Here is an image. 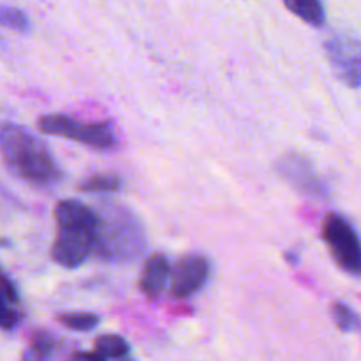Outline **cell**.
<instances>
[{"label":"cell","instance_id":"16","mask_svg":"<svg viewBox=\"0 0 361 361\" xmlns=\"http://www.w3.org/2000/svg\"><path fill=\"white\" fill-rule=\"evenodd\" d=\"M13 305L14 303L0 289V330H13L20 321V314Z\"/></svg>","mask_w":361,"mask_h":361},{"label":"cell","instance_id":"6","mask_svg":"<svg viewBox=\"0 0 361 361\" xmlns=\"http://www.w3.org/2000/svg\"><path fill=\"white\" fill-rule=\"evenodd\" d=\"M328 60L335 76L349 88H360L361 83V51L358 39L348 35H334L324 44Z\"/></svg>","mask_w":361,"mask_h":361},{"label":"cell","instance_id":"15","mask_svg":"<svg viewBox=\"0 0 361 361\" xmlns=\"http://www.w3.org/2000/svg\"><path fill=\"white\" fill-rule=\"evenodd\" d=\"M331 317H334L335 324L338 326V330L344 331V334H353V331H358L360 328V317L351 307L344 305V303H334L331 305Z\"/></svg>","mask_w":361,"mask_h":361},{"label":"cell","instance_id":"3","mask_svg":"<svg viewBox=\"0 0 361 361\" xmlns=\"http://www.w3.org/2000/svg\"><path fill=\"white\" fill-rule=\"evenodd\" d=\"M97 215L94 252L109 263H133L147 250V233L136 215L118 204H108Z\"/></svg>","mask_w":361,"mask_h":361},{"label":"cell","instance_id":"13","mask_svg":"<svg viewBox=\"0 0 361 361\" xmlns=\"http://www.w3.org/2000/svg\"><path fill=\"white\" fill-rule=\"evenodd\" d=\"M59 321L73 331H90L97 326L101 317L94 312H67L60 314Z\"/></svg>","mask_w":361,"mask_h":361},{"label":"cell","instance_id":"4","mask_svg":"<svg viewBox=\"0 0 361 361\" xmlns=\"http://www.w3.org/2000/svg\"><path fill=\"white\" fill-rule=\"evenodd\" d=\"M37 127L42 134L69 137V140L87 145L90 148H97V150H108L116 143L115 129L108 120L88 123L67 115H46L39 118Z\"/></svg>","mask_w":361,"mask_h":361},{"label":"cell","instance_id":"12","mask_svg":"<svg viewBox=\"0 0 361 361\" xmlns=\"http://www.w3.org/2000/svg\"><path fill=\"white\" fill-rule=\"evenodd\" d=\"M0 27H6L11 28V30L27 34V32H30L32 23L30 18H28L21 9H16V7L11 6H0Z\"/></svg>","mask_w":361,"mask_h":361},{"label":"cell","instance_id":"2","mask_svg":"<svg viewBox=\"0 0 361 361\" xmlns=\"http://www.w3.org/2000/svg\"><path fill=\"white\" fill-rule=\"evenodd\" d=\"M56 240L51 259L63 268H78L94 252L97 215L76 200H63L55 207Z\"/></svg>","mask_w":361,"mask_h":361},{"label":"cell","instance_id":"7","mask_svg":"<svg viewBox=\"0 0 361 361\" xmlns=\"http://www.w3.org/2000/svg\"><path fill=\"white\" fill-rule=\"evenodd\" d=\"M279 173L295 187L298 192L309 197H324L328 194L326 185L314 169L312 162L300 154H288L279 161Z\"/></svg>","mask_w":361,"mask_h":361},{"label":"cell","instance_id":"17","mask_svg":"<svg viewBox=\"0 0 361 361\" xmlns=\"http://www.w3.org/2000/svg\"><path fill=\"white\" fill-rule=\"evenodd\" d=\"M53 349V337L46 331H37V334L32 335L30 342V351L35 356H46L49 355V351Z\"/></svg>","mask_w":361,"mask_h":361},{"label":"cell","instance_id":"18","mask_svg":"<svg viewBox=\"0 0 361 361\" xmlns=\"http://www.w3.org/2000/svg\"><path fill=\"white\" fill-rule=\"evenodd\" d=\"M67 361H106L102 358L101 355H97V353H87V351H78V353H73V355L67 358Z\"/></svg>","mask_w":361,"mask_h":361},{"label":"cell","instance_id":"14","mask_svg":"<svg viewBox=\"0 0 361 361\" xmlns=\"http://www.w3.org/2000/svg\"><path fill=\"white\" fill-rule=\"evenodd\" d=\"M122 187V180L115 175H95L80 183L81 192H116Z\"/></svg>","mask_w":361,"mask_h":361},{"label":"cell","instance_id":"19","mask_svg":"<svg viewBox=\"0 0 361 361\" xmlns=\"http://www.w3.org/2000/svg\"><path fill=\"white\" fill-rule=\"evenodd\" d=\"M286 259H288L291 264H298V254H296V250H289V252H286Z\"/></svg>","mask_w":361,"mask_h":361},{"label":"cell","instance_id":"5","mask_svg":"<svg viewBox=\"0 0 361 361\" xmlns=\"http://www.w3.org/2000/svg\"><path fill=\"white\" fill-rule=\"evenodd\" d=\"M323 238L335 263L348 274L360 275L361 245L358 233L342 215L330 214L323 226Z\"/></svg>","mask_w":361,"mask_h":361},{"label":"cell","instance_id":"10","mask_svg":"<svg viewBox=\"0 0 361 361\" xmlns=\"http://www.w3.org/2000/svg\"><path fill=\"white\" fill-rule=\"evenodd\" d=\"M286 7L302 21L309 23L310 27H323L326 21V13L321 0H284Z\"/></svg>","mask_w":361,"mask_h":361},{"label":"cell","instance_id":"11","mask_svg":"<svg viewBox=\"0 0 361 361\" xmlns=\"http://www.w3.org/2000/svg\"><path fill=\"white\" fill-rule=\"evenodd\" d=\"M130 348L120 335H101L95 341V353L104 360H120L129 355Z\"/></svg>","mask_w":361,"mask_h":361},{"label":"cell","instance_id":"8","mask_svg":"<svg viewBox=\"0 0 361 361\" xmlns=\"http://www.w3.org/2000/svg\"><path fill=\"white\" fill-rule=\"evenodd\" d=\"M212 274L210 261L203 256H187L175 267L171 275V295L185 300L204 288Z\"/></svg>","mask_w":361,"mask_h":361},{"label":"cell","instance_id":"1","mask_svg":"<svg viewBox=\"0 0 361 361\" xmlns=\"http://www.w3.org/2000/svg\"><path fill=\"white\" fill-rule=\"evenodd\" d=\"M0 154L7 169L30 185L48 189L62 178L48 145L16 123L0 127Z\"/></svg>","mask_w":361,"mask_h":361},{"label":"cell","instance_id":"9","mask_svg":"<svg viewBox=\"0 0 361 361\" xmlns=\"http://www.w3.org/2000/svg\"><path fill=\"white\" fill-rule=\"evenodd\" d=\"M169 277H171V268H169L168 257L162 254H154L148 257L147 264H145L140 289L147 296H159L168 286Z\"/></svg>","mask_w":361,"mask_h":361}]
</instances>
